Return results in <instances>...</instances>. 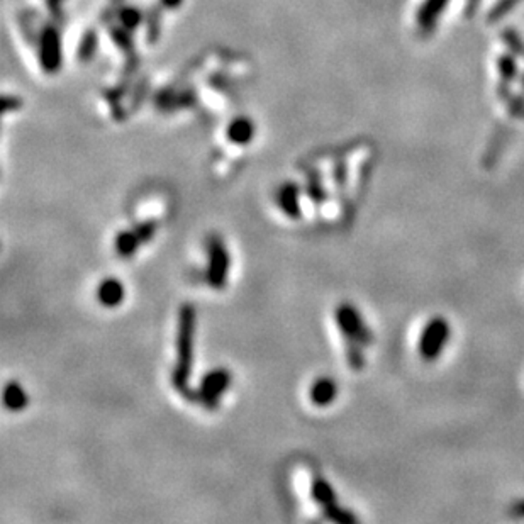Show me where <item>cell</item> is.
Returning a JSON list of instances; mask_svg holds the SVG:
<instances>
[{
    "instance_id": "obj_1",
    "label": "cell",
    "mask_w": 524,
    "mask_h": 524,
    "mask_svg": "<svg viewBox=\"0 0 524 524\" xmlns=\"http://www.w3.org/2000/svg\"><path fill=\"white\" fill-rule=\"evenodd\" d=\"M197 310L192 304H184L179 310V328H177V361L172 370V385L185 397L188 394V382L194 368Z\"/></svg>"
},
{
    "instance_id": "obj_2",
    "label": "cell",
    "mask_w": 524,
    "mask_h": 524,
    "mask_svg": "<svg viewBox=\"0 0 524 524\" xmlns=\"http://www.w3.org/2000/svg\"><path fill=\"white\" fill-rule=\"evenodd\" d=\"M231 267V256L226 243L219 234H212L207 239V271L206 282L214 290H223L227 283Z\"/></svg>"
},
{
    "instance_id": "obj_3",
    "label": "cell",
    "mask_w": 524,
    "mask_h": 524,
    "mask_svg": "<svg viewBox=\"0 0 524 524\" xmlns=\"http://www.w3.org/2000/svg\"><path fill=\"white\" fill-rule=\"evenodd\" d=\"M451 326L443 316H435L426 322L417 343V352L424 361L438 360L444 346L450 341Z\"/></svg>"
},
{
    "instance_id": "obj_4",
    "label": "cell",
    "mask_w": 524,
    "mask_h": 524,
    "mask_svg": "<svg viewBox=\"0 0 524 524\" xmlns=\"http://www.w3.org/2000/svg\"><path fill=\"white\" fill-rule=\"evenodd\" d=\"M334 321L341 329L343 340H353L360 343L361 346H370L373 343L372 329L365 324L360 310L353 304L343 302L338 306L334 310Z\"/></svg>"
},
{
    "instance_id": "obj_5",
    "label": "cell",
    "mask_w": 524,
    "mask_h": 524,
    "mask_svg": "<svg viewBox=\"0 0 524 524\" xmlns=\"http://www.w3.org/2000/svg\"><path fill=\"white\" fill-rule=\"evenodd\" d=\"M231 384L232 373L227 368L219 366V368L209 370L206 375L200 378L199 389H197V403L214 411L219 407L220 397L226 394Z\"/></svg>"
},
{
    "instance_id": "obj_6",
    "label": "cell",
    "mask_w": 524,
    "mask_h": 524,
    "mask_svg": "<svg viewBox=\"0 0 524 524\" xmlns=\"http://www.w3.org/2000/svg\"><path fill=\"white\" fill-rule=\"evenodd\" d=\"M126 299V287L121 280L116 277L104 278L97 287V301L104 307L114 309L119 304H122Z\"/></svg>"
},
{
    "instance_id": "obj_7",
    "label": "cell",
    "mask_w": 524,
    "mask_h": 524,
    "mask_svg": "<svg viewBox=\"0 0 524 524\" xmlns=\"http://www.w3.org/2000/svg\"><path fill=\"white\" fill-rule=\"evenodd\" d=\"M301 188L295 184H285L277 194V204L280 211L289 219H301L302 209H301Z\"/></svg>"
},
{
    "instance_id": "obj_8",
    "label": "cell",
    "mask_w": 524,
    "mask_h": 524,
    "mask_svg": "<svg viewBox=\"0 0 524 524\" xmlns=\"http://www.w3.org/2000/svg\"><path fill=\"white\" fill-rule=\"evenodd\" d=\"M338 396V385L333 378H317L309 389V401L317 407H328Z\"/></svg>"
},
{
    "instance_id": "obj_9",
    "label": "cell",
    "mask_w": 524,
    "mask_h": 524,
    "mask_svg": "<svg viewBox=\"0 0 524 524\" xmlns=\"http://www.w3.org/2000/svg\"><path fill=\"white\" fill-rule=\"evenodd\" d=\"M2 399H3V405H6L9 411H14V412L22 411V409H26L27 404H29V396L26 394L24 387L15 380L7 382L6 387H3Z\"/></svg>"
},
{
    "instance_id": "obj_10",
    "label": "cell",
    "mask_w": 524,
    "mask_h": 524,
    "mask_svg": "<svg viewBox=\"0 0 524 524\" xmlns=\"http://www.w3.org/2000/svg\"><path fill=\"white\" fill-rule=\"evenodd\" d=\"M140 238H137L135 230H126V231H119L114 238V250L116 253L121 256V258H133L136 255V251L140 250L141 246Z\"/></svg>"
},
{
    "instance_id": "obj_11",
    "label": "cell",
    "mask_w": 524,
    "mask_h": 524,
    "mask_svg": "<svg viewBox=\"0 0 524 524\" xmlns=\"http://www.w3.org/2000/svg\"><path fill=\"white\" fill-rule=\"evenodd\" d=\"M310 495H313L314 502L319 504L322 509L336 504V492L331 487V484L322 477H316L310 484Z\"/></svg>"
},
{
    "instance_id": "obj_12",
    "label": "cell",
    "mask_w": 524,
    "mask_h": 524,
    "mask_svg": "<svg viewBox=\"0 0 524 524\" xmlns=\"http://www.w3.org/2000/svg\"><path fill=\"white\" fill-rule=\"evenodd\" d=\"M364 348L360 343L353 340H345V353H346V361L352 370H361L365 366V357H364Z\"/></svg>"
},
{
    "instance_id": "obj_13",
    "label": "cell",
    "mask_w": 524,
    "mask_h": 524,
    "mask_svg": "<svg viewBox=\"0 0 524 524\" xmlns=\"http://www.w3.org/2000/svg\"><path fill=\"white\" fill-rule=\"evenodd\" d=\"M322 514L326 516V518L329 519V521L333 523H340V524H350V523H357V516L353 514L352 511L345 509V507L338 506L336 504H333V506L326 507V509H322Z\"/></svg>"
},
{
    "instance_id": "obj_14",
    "label": "cell",
    "mask_w": 524,
    "mask_h": 524,
    "mask_svg": "<svg viewBox=\"0 0 524 524\" xmlns=\"http://www.w3.org/2000/svg\"><path fill=\"white\" fill-rule=\"evenodd\" d=\"M306 190H307V197H309L316 206H321V204L326 202V197H328V194H326L324 187H322L321 180H319L317 175L309 177V182H307Z\"/></svg>"
},
{
    "instance_id": "obj_15",
    "label": "cell",
    "mask_w": 524,
    "mask_h": 524,
    "mask_svg": "<svg viewBox=\"0 0 524 524\" xmlns=\"http://www.w3.org/2000/svg\"><path fill=\"white\" fill-rule=\"evenodd\" d=\"M156 230H158V224H156V220H153V219L143 220V223H140L135 227L137 238H140V241L143 243V244L144 243H149L153 238H155Z\"/></svg>"
},
{
    "instance_id": "obj_16",
    "label": "cell",
    "mask_w": 524,
    "mask_h": 524,
    "mask_svg": "<svg viewBox=\"0 0 524 524\" xmlns=\"http://www.w3.org/2000/svg\"><path fill=\"white\" fill-rule=\"evenodd\" d=\"M444 2H447V0H428L426 6H424L423 14H421V17H419L421 24L423 26L431 24V21L436 17V15H438L441 7L444 6Z\"/></svg>"
},
{
    "instance_id": "obj_17",
    "label": "cell",
    "mask_w": 524,
    "mask_h": 524,
    "mask_svg": "<svg viewBox=\"0 0 524 524\" xmlns=\"http://www.w3.org/2000/svg\"><path fill=\"white\" fill-rule=\"evenodd\" d=\"M231 140L236 141V143H246L248 140L251 137V129L246 128V126H234L231 131Z\"/></svg>"
},
{
    "instance_id": "obj_18",
    "label": "cell",
    "mask_w": 524,
    "mask_h": 524,
    "mask_svg": "<svg viewBox=\"0 0 524 524\" xmlns=\"http://www.w3.org/2000/svg\"><path fill=\"white\" fill-rule=\"evenodd\" d=\"M514 2H518V0H504V2H500L497 10H495V14H500V13H506V10H509L511 7L514 6Z\"/></svg>"
},
{
    "instance_id": "obj_19",
    "label": "cell",
    "mask_w": 524,
    "mask_h": 524,
    "mask_svg": "<svg viewBox=\"0 0 524 524\" xmlns=\"http://www.w3.org/2000/svg\"><path fill=\"white\" fill-rule=\"evenodd\" d=\"M511 512L514 516H524V500H519V502H516L514 506H512Z\"/></svg>"
}]
</instances>
